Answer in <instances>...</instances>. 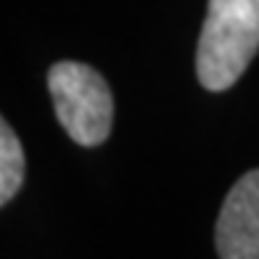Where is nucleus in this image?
<instances>
[{"instance_id":"nucleus-1","label":"nucleus","mask_w":259,"mask_h":259,"mask_svg":"<svg viewBox=\"0 0 259 259\" xmlns=\"http://www.w3.org/2000/svg\"><path fill=\"white\" fill-rule=\"evenodd\" d=\"M259 51V0H209L196 51L198 82L228 90L241 79Z\"/></svg>"},{"instance_id":"nucleus-2","label":"nucleus","mask_w":259,"mask_h":259,"mask_svg":"<svg viewBox=\"0 0 259 259\" xmlns=\"http://www.w3.org/2000/svg\"><path fill=\"white\" fill-rule=\"evenodd\" d=\"M53 109L77 146H101L111 133L114 98L106 79L88 64L58 61L48 72Z\"/></svg>"},{"instance_id":"nucleus-3","label":"nucleus","mask_w":259,"mask_h":259,"mask_svg":"<svg viewBox=\"0 0 259 259\" xmlns=\"http://www.w3.org/2000/svg\"><path fill=\"white\" fill-rule=\"evenodd\" d=\"M214 241L220 259H259V169L246 172L230 188Z\"/></svg>"},{"instance_id":"nucleus-4","label":"nucleus","mask_w":259,"mask_h":259,"mask_svg":"<svg viewBox=\"0 0 259 259\" xmlns=\"http://www.w3.org/2000/svg\"><path fill=\"white\" fill-rule=\"evenodd\" d=\"M24 151L16 133L11 124L3 119L0 122V204H8L11 198L19 193L21 183H24Z\"/></svg>"}]
</instances>
